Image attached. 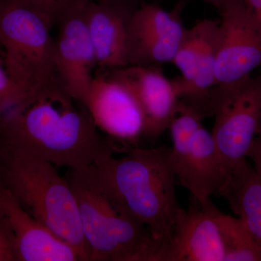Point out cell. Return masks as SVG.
Listing matches in <instances>:
<instances>
[{"label":"cell","mask_w":261,"mask_h":261,"mask_svg":"<svg viewBox=\"0 0 261 261\" xmlns=\"http://www.w3.org/2000/svg\"><path fill=\"white\" fill-rule=\"evenodd\" d=\"M210 109L215 116L211 134L226 178L225 187L235 168L247 161L256 138L261 121V79L249 77L232 87L214 89Z\"/></svg>","instance_id":"8992f818"},{"label":"cell","mask_w":261,"mask_h":261,"mask_svg":"<svg viewBox=\"0 0 261 261\" xmlns=\"http://www.w3.org/2000/svg\"><path fill=\"white\" fill-rule=\"evenodd\" d=\"M92 166L113 202L149 230L164 255L181 209L170 147H136L123 157L113 156Z\"/></svg>","instance_id":"7a4b0ae2"},{"label":"cell","mask_w":261,"mask_h":261,"mask_svg":"<svg viewBox=\"0 0 261 261\" xmlns=\"http://www.w3.org/2000/svg\"><path fill=\"white\" fill-rule=\"evenodd\" d=\"M64 87L27 101L0 119V146L56 166L82 168L120 150Z\"/></svg>","instance_id":"6da1fadb"},{"label":"cell","mask_w":261,"mask_h":261,"mask_svg":"<svg viewBox=\"0 0 261 261\" xmlns=\"http://www.w3.org/2000/svg\"><path fill=\"white\" fill-rule=\"evenodd\" d=\"M4 185L3 183V165L2 161L1 153H0V186Z\"/></svg>","instance_id":"4316f807"},{"label":"cell","mask_w":261,"mask_h":261,"mask_svg":"<svg viewBox=\"0 0 261 261\" xmlns=\"http://www.w3.org/2000/svg\"><path fill=\"white\" fill-rule=\"evenodd\" d=\"M205 117L195 108L180 100L168 128L172 140V147H170V159L176 176L188 155L194 137L199 128L202 126V120Z\"/></svg>","instance_id":"d6986e66"},{"label":"cell","mask_w":261,"mask_h":261,"mask_svg":"<svg viewBox=\"0 0 261 261\" xmlns=\"http://www.w3.org/2000/svg\"><path fill=\"white\" fill-rule=\"evenodd\" d=\"M204 29L205 20L197 22L191 29H186L178 44L172 62L181 74V76L173 80L178 94L190 83L195 74L196 66L202 49Z\"/></svg>","instance_id":"ffe728a7"},{"label":"cell","mask_w":261,"mask_h":261,"mask_svg":"<svg viewBox=\"0 0 261 261\" xmlns=\"http://www.w3.org/2000/svg\"><path fill=\"white\" fill-rule=\"evenodd\" d=\"M37 11L53 27L62 10L76 0H18Z\"/></svg>","instance_id":"7402d4cb"},{"label":"cell","mask_w":261,"mask_h":261,"mask_svg":"<svg viewBox=\"0 0 261 261\" xmlns=\"http://www.w3.org/2000/svg\"><path fill=\"white\" fill-rule=\"evenodd\" d=\"M187 1H189V0H180L179 5L183 6L184 4ZM202 1L213 5L215 8L219 10L220 13L221 10L224 9V7L226 6L231 0H202Z\"/></svg>","instance_id":"d4e9b609"},{"label":"cell","mask_w":261,"mask_h":261,"mask_svg":"<svg viewBox=\"0 0 261 261\" xmlns=\"http://www.w3.org/2000/svg\"><path fill=\"white\" fill-rule=\"evenodd\" d=\"M243 1L254 15L261 10V0H243Z\"/></svg>","instance_id":"484cf974"},{"label":"cell","mask_w":261,"mask_h":261,"mask_svg":"<svg viewBox=\"0 0 261 261\" xmlns=\"http://www.w3.org/2000/svg\"><path fill=\"white\" fill-rule=\"evenodd\" d=\"M135 94L145 116V137L155 138L168 129L180 98L173 80L159 67L134 66L110 70Z\"/></svg>","instance_id":"7c38bea8"},{"label":"cell","mask_w":261,"mask_h":261,"mask_svg":"<svg viewBox=\"0 0 261 261\" xmlns=\"http://www.w3.org/2000/svg\"><path fill=\"white\" fill-rule=\"evenodd\" d=\"M0 213L14 238L17 261H84L80 252L24 210L5 185Z\"/></svg>","instance_id":"30bf717a"},{"label":"cell","mask_w":261,"mask_h":261,"mask_svg":"<svg viewBox=\"0 0 261 261\" xmlns=\"http://www.w3.org/2000/svg\"><path fill=\"white\" fill-rule=\"evenodd\" d=\"M90 0H76L57 18L59 33L56 42L57 59L62 82L68 94L81 102L93 77L97 58L86 19Z\"/></svg>","instance_id":"9c48e42d"},{"label":"cell","mask_w":261,"mask_h":261,"mask_svg":"<svg viewBox=\"0 0 261 261\" xmlns=\"http://www.w3.org/2000/svg\"><path fill=\"white\" fill-rule=\"evenodd\" d=\"M0 261H17L15 240L6 220L0 213Z\"/></svg>","instance_id":"603a6c76"},{"label":"cell","mask_w":261,"mask_h":261,"mask_svg":"<svg viewBox=\"0 0 261 261\" xmlns=\"http://www.w3.org/2000/svg\"><path fill=\"white\" fill-rule=\"evenodd\" d=\"M225 250L217 221L207 205L181 207L164 261H224Z\"/></svg>","instance_id":"4fadbf2b"},{"label":"cell","mask_w":261,"mask_h":261,"mask_svg":"<svg viewBox=\"0 0 261 261\" xmlns=\"http://www.w3.org/2000/svg\"><path fill=\"white\" fill-rule=\"evenodd\" d=\"M206 205L219 225L224 261H261V243L239 218L220 211L209 201Z\"/></svg>","instance_id":"ac0fdd59"},{"label":"cell","mask_w":261,"mask_h":261,"mask_svg":"<svg viewBox=\"0 0 261 261\" xmlns=\"http://www.w3.org/2000/svg\"><path fill=\"white\" fill-rule=\"evenodd\" d=\"M138 0H90L86 10L87 27L97 65L113 70L128 66L127 44L130 20Z\"/></svg>","instance_id":"8fae6325"},{"label":"cell","mask_w":261,"mask_h":261,"mask_svg":"<svg viewBox=\"0 0 261 261\" xmlns=\"http://www.w3.org/2000/svg\"><path fill=\"white\" fill-rule=\"evenodd\" d=\"M248 158L252 159L253 166L261 171V137L255 138L249 152Z\"/></svg>","instance_id":"cb8c5ba5"},{"label":"cell","mask_w":261,"mask_h":261,"mask_svg":"<svg viewBox=\"0 0 261 261\" xmlns=\"http://www.w3.org/2000/svg\"><path fill=\"white\" fill-rule=\"evenodd\" d=\"M66 179L76 200L90 261H162V247L145 226L116 205L92 165L70 168Z\"/></svg>","instance_id":"3957f363"},{"label":"cell","mask_w":261,"mask_h":261,"mask_svg":"<svg viewBox=\"0 0 261 261\" xmlns=\"http://www.w3.org/2000/svg\"><path fill=\"white\" fill-rule=\"evenodd\" d=\"M3 183L24 210L90 260L74 193L56 166L0 146Z\"/></svg>","instance_id":"277c9868"},{"label":"cell","mask_w":261,"mask_h":261,"mask_svg":"<svg viewBox=\"0 0 261 261\" xmlns=\"http://www.w3.org/2000/svg\"><path fill=\"white\" fill-rule=\"evenodd\" d=\"M168 12L155 4H141L130 20L128 41L141 38H167L181 41L186 29L179 12Z\"/></svg>","instance_id":"e0dca14e"},{"label":"cell","mask_w":261,"mask_h":261,"mask_svg":"<svg viewBox=\"0 0 261 261\" xmlns=\"http://www.w3.org/2000/svg\"><path fill=\"white\" fill-rule=\"evenodd\" d=\"M221 196L261 243V171L244 161L230 176Z\"/></svg>","instance_id":"9a60e30c"},{"label":"cell","mask_w":261,"mask_h":261,"mask_svg":"<svg viewBox=\"0 0 261 261\" xmlns=\"http://www.w3.org/2000/svg\"><path fill=\"white\" fill-rule=\"evenodd\" d=\"M215 89L236 85L261 66V25L243 0L220 12Z\"/></svg>","instance_id":"52a82bcc"},{"label":"cell","mask_w":261,"mask_h":261,"mask_svg":"<svg viewBox=\"0 0 261 261\" xmlns=\"http://www.w3.org/2000/svg\"><path fill=\"white\" fill-rule=\"evenodd\" d=\"M219 23L205 20L203 41L195 74L190 83L180 91V100L211 116V94L216 86V65L219 41Z\"/></svg>","instance_id":"2e32d148"},{"label":"cell","mask_w":261,"mask_h":261,"mask_svg":"<svg viewBox=\"0 0 261 261\" xmlns=\"http://www.w3.org/2000/svg\"><path fill=\"white\" fill-rule=\"evenodd\" d=\"M51 27L37 11L18 0H4L0 9V44L5 68L25 102L62 82Z\"/></svg>","instance_id":"5b68a950"},{"label":"cell","mask_w":261,"mask_h":261,"mask_svg":"<svg viewBox=\"0 0 261 261\" xmlns=\"http://www.w3.org/2000/svg\"><path fill=\"white\" fill-rule=\"evenodd\" d=\"M94 124L120 149L136 147L145 137L143 110L132 89L112 75L93 77L81 100Z\"/></svg>","instance_id":"ba28073f"},{"label":"cell","mask_w":261,"mask_h":261,"mask_svg":"<svg viewBox=\"0 0 261 261\" xmlns=\"http://www.w3.org/2000/svg\"><path fill=\"white\" fill-rule=\"evenodd\" d=\"M255 16L256 17L257 21L259 22L260 25H261V10L257 13L256 14H255Z\"/></svg>","instance_id":"83f0119b"},{"label":"cell","mask_w":261,"mask_h":261,"mask_svg":"<svg viewBox=\"0 0 261 261\" xmlns=\"http://www.w3.org/2000/svg\"><path fill=\"white\" fill-rule=\"evenodd\" d=\"M176 180L200 207L211 201V196L220 195L224 189L226 178L214 138L203 126L196 132Z\"/></svg>","instance_id":"5bb4252c"},{"label":"cell","mask_w":261,"mask_h":261,"mask_svg":"<svg viewBox=\"0 0 261 261\" xmlns=\"http://www.w3.org/2000/svg\"><path fill=\"white\" fill-rule=\"evenodd\" d=\"M3 1L4 0H0V9H1L2 5H3Z\"/></svg>","instance_id":"f1b7e54d"},{"label":"cell","mask_w":261,"mask_h":261,"mask_svg":"<svg viewBox=\"0 0 261 261\" xmlns=\"http://www.w3.org/2000/svg\"><path fill=\"white\" fill-rule=\"evenodd\" d=\"M25 95L10 80L6 70L0 65V119L23 105Z\"/></svg>","instance_id":"44dd1931"}]
</instances>
